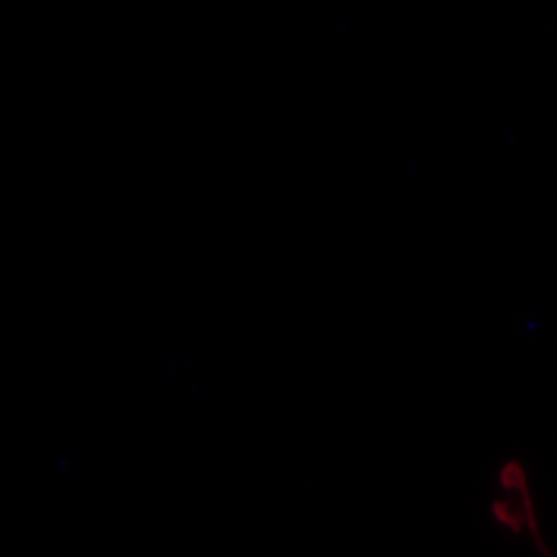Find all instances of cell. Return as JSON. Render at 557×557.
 <instances>
[{
	"label": "cell",
	"instance_id": "6da1fadb",
	"mask_svg": "<svg viewBox=\"0 0 557 557\" xmlns=\"http://www.w3.org/2000/svg\"><path fill=\"white\" fill-rule=\"evenodd\" d=\"M498 487L509 496H516L522 505L523 515L527 519V530L533 539L534 545L544 557H553L544 539H542L541 527L536 507H534L533 494H531L530 480L522 461L518 458H509L497 471Z\"/></svg>",
	"mask_w": 557,
	"mask_h": 557
},
{
	"label": "cell",
	"instance_id": "7a4b0ae2",
	"mask_svg": "<svg viewBox=\"0 0 557 557\" xmlns=\"http://www.w3.org/2000/svg\"><path fill=\"white\" fill-rule=\"evenodd\" d=\"M491 512L496 522L508 528L511 533L520 534L527 530L525 515H523L522 505L518 498L508 496V494L505 498H497L491 505Z\"/></svg>",
	"mask_w": 557,
	"mask_h": 557
}]
</instances>
